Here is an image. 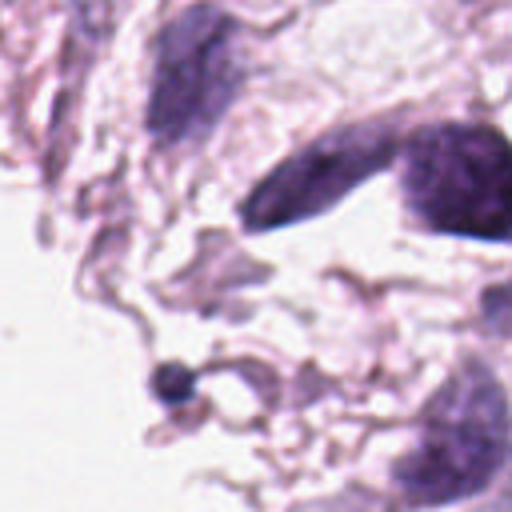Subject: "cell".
Wrapping results in <instances>:
<instances>
[{
    "label": "cell",
    "mask_w": 512,
    "mask_h": 512,
    "mask_svg": "<svg viewBox=\"0 0 512 512\" xmlns=\"http://www.w3.org/2000/svg\"><path fill=\"white\" fill-rule=\"evenodd\" d=\"M408 212L444 236L512 240V140L484 124H436L404 152Z\"/></svg>",
    "instance_id": "obj_2"
},
{
    "label": "cell",
    "mask_w": 512,
    "mask_h": 512,
    "mask_svg": "<svg viewBox=\"0 0 512 512\" xmlns=\"http://www.w3.org/2000/svg\"><path fill=\"white\" fill-rule=\"evenodd\" d=\"M396 148H400V136L376 124H352L312 140L252 188V196L240 208L244 228L268 232V228H288L328 212L356 184L384 172Z\"/></svg>",
    "instance_id": "obj_4"
},
{
    "label": "cell",
    "mask_w": 512,
    "mask_h": 512,
    "mask_svg": "<svg viewBox=\"0 0 512 512\" xmlns=\"http://www.w3.org/2000/svg\"><path fill=\"white\" fill-rule=\"evenodd\" d=\"M512 444L508 396L484 360H464L424 404L412 452L396 464L408 504H452L476 496L504 468Z\"/></svg>",
    "instance_id": "obj_1"
},
{
    "label": "cell",
    "mask_w": 512,
    "mask_h": 512,
    "mask_svg": "<svg viewBox=\"0 0 512 512\" xmlns=\"http://www.w3.org/2000/svg\"><path fill=\"white\" fill-rule=\"evenodd\" d=\"M480 308H484V320H488V328H492V332L512 336V280H508V284L488 288V292H484V300H480Z\"/></svg>",
    "instance_id": "obj_5"
},
{
    "label": "cell",
    "mask_w": 512,
    "mask_h": 512,
    "mask_svg": "<svg viewBox=\"0 0 512 512\" xmlns=\"http://www.w3.org/2000/svg\"><path fill=\"white\" fill-rule=\"evenodd\" d=\"M240 20L216 4H188L156 36L148 88V132L188 144L216 128L244 84Z\"/></svg>",
    "instance_id": "obj_3"
}]
</instances>
